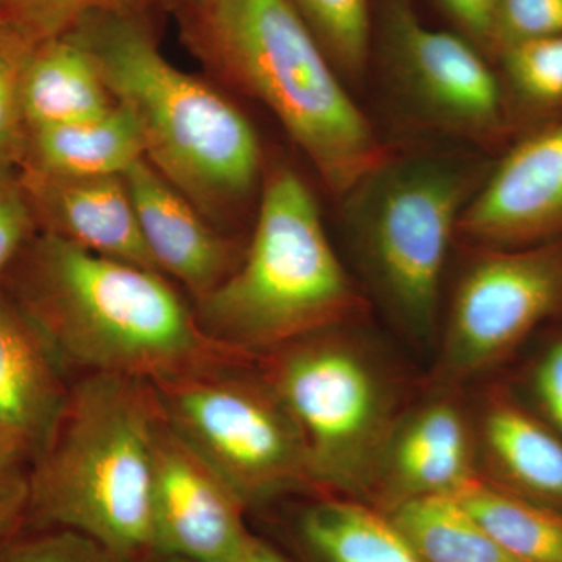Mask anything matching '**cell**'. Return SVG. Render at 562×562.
<instances>
[{
  "label": "cell",
  "mask_w": 562,
  "mask_h": 562,
  "mask_svg": "<svg viewBox=\"0 0 562 562\" xmlns=\"http://www.w3.org/2000/svg\"><path fill=\"white\" fill-rule=\"evenodd\" d=\"M0 288L68 371L155 383L249 358L206 336L162 273L38 233Z\"/></svg>",
  "instance_id": "obj_1"
},
{
  "label": "cell",
  "mask_w": 562,
  "mask_h": 562,
  "mask_svg": "<svg viewBox=\"0 0 562 562\" xmlns=\"http://www.w3.org/2000/svg\"><path fill=\"white\" fill-rule=\"evenodd\" d=\"M173 13L184 46L217 79L271 111L336 198L391 160L288 0H192Z\"/></svg>",
  "instance_id": "obj_2"
},
{
  "label": "cell",
  "mask_w": 562,
  "mask_h": 562,
  "mask_svg": "<svg viewBox=\"0 0 562 562\" xmlns=\"http://www.w3.org/2000/svg\"><path fill=\"white\" fill-rule=\"evenodd\" d=\"M74 36L138 125L144 158L222 233L260 195L265 161L246 114L162 55L149 14H95Z\"/></svg>",
  "instance_id": "obj_3"
},
{
  "label": "cell",
  "mask_w": 562,
  "mask_h": 562,
  "mask_svg": "<svg viewBox=\"0 0 562 562\" xmlns=\"http://www.w3.org/2000/svg\"><path fill=\"white\" fill-rule=\"evenodd\" d=\"M161 412L149 382L85 373L33 462L24 530L70 528L124 562L154 553L151 482Z\"/></svg>",
  "instance_id": "obj_4"
},
{
  "label": "cell",
  "mask_w": 562,
  "mask_h": 562,
  "mask_svg": "<svg viewBox=\"0 0 562 562\" xmlns=\"http://www.w3.org/2000/svg\"><path fill=\"white\" fill-rule=\"evenodd\" d=\"M194 312L209 338L247 358L341 327L362 312L316 198L291 166H265L249 246Z\"/></svg>",
  "instance_id": "obj_5"
},
{
  "label": "cell",
  "mask_w": 562,
  "mask_h": 562,
  "mask_svg": "<svg viewBox=\"0 0 562 562\" xmlns=\"http://www.w3.org/2000/svg\"><path fill=\"white\" fill-rule=\"evenodd\" d=\"M479 184L468 162L392 157L344 198L380 294L416 335L435 327L447 251Z\"/></svg>",
  "instance_id": "obj_6"
},
{
  "label": "cell",
  "mask_w": 562,
  "mask_h": 562,
  "mask_svg": "<svg viewBox=\"0 0 562 562\" xmlns=\"http://www.w3.org/2000/svg\"><path fill=\"white\" fill-rule=\"evenodd\" d=\"M221 362L150 383L162 419L247 512L313 490L302 432L268 376Z\"/></svg>",
  "instance_id": "obj_7"
},
{
  "label": "cell",
  "mask_w": 562,
  "mask_h": 562,
  "mask_svg": "<svg viewBox=\"0 0 562 562\" xmlns=\"http://www.w3.org/2000/svg\"><path fill=\"white\" fill-rule=\"evenodd\" d=\"M268 379L305 443L314 487L371 494L394 428V398L375 361L338 328L271 353Z\"/></svg>",
  "instance_id": "obj_8"
},
{
  "label": "cell",
  "mask_w": 562,
  "mask_h": 562,
  "mask_svg": "<svg viewBox=\"0 0 562 562\" xmlns=\"http://www.w3.org/2000/svg\"><path fill=\"white\" fill-rule=\"evenodd\" d=\"M562 312V238L487 249L469 266L447 321L441 375L471 379Z\"/></svg>",
  "instance_id": "obj_9"
},
{
  "label": "cell",
  "mask_w": 562,
  "mask_h": 562,
  "mask_svg": "<svg viewBox=\"0 0 562 562\" xmlns=\"http://www.w3.org/2000/svg\"><path fill=\"white\" fill-rule=\"evenodd\" d=\"M386 24L392 77L419 116L471 143L498 140L505 127L502 88L479 50L422 24L402 2L391 7Z\"/></svg>",
  "instance_id": "obj_10"
},
{
  "label": "cell",
  "mask_w": 562,
  "mask_h": 562,
  "mask_svg": "<svg viewBox=\"0 0 562 562\" xmlns=\"http://www.w3.org/2000/svg\"><path fill=\"white\" fill-rule=\"evenodd\" d=\"M247 509L213 469L160 422L154 450V553L183 562H236L249 541Z\"/></svg>",
  "instance_id": "obj_11"
},
{
  "label": "cell",
  "mask_w": 562,
  "mask_h": 562,
  "mask_svg": "<svg viewBox=\"0 0 562 562\" xmlns=\"http://www.w3.org/2000/svg\"><path fill=\"white\" fill-rule=\"evenodd\" d=\"M457 235L484 249L562 238V122L503 158L462 210Z\"/></svg>",
  "instance_id": "obj_12"
},
{
  "label": "cell",
  "mask_w": 562,
  "mask_h": 562,
  "mask_svg": "<svg viewBox=\"0 0 562 562\" xmlns=\"http://www.w3.org/2000/svg\"><path fill=\"white\" fill-rule=\"evenodd\" d=\"M140 235L158 271L179 281L195 301L241 261L238 246L217 231L146 158L124 173Z\"/></svg>",
  "instance_id": "obj_13"
},
{
  "label": "cell",
  "mask_w": 562,
  "mask_h": 562,
  "mask_svg": "<svg viewBox=\"0 0 562 562\" xmlns=\"http://www.w3.org/2000/svg\"><path fill=\"white\" fill-rule=\"evenodd\" d=\"M20 180L40 233L160 272L144 244L124 176L65 177L20 169Z\"/></svg>",
  "instance_id": "obj_14"
},
{
  "label": "cell",
  "mask_w": 562,
  "mask_h": 562,
  "mask_svg": "<svg viewBox=\"0 0 562 562\" xmlns=\"http://www.w3.org/2000/svg\"><path fill=\"white\" fill-rule=\"evenodd\" d=\"M475 476L471 436L457 406L435 402L394 425L373 479L382 513L413 498L454 495Z\"/></svg>",
  "instance_id": "obj_15"
},
{
  "label": "cell",
  "mask_w": 562,
  "mask_h": 562,
  "mask_svg": "<svg viewBox=\"0 0 562 562\" xmlns=\"http://www.w3.org/2000/svg\"><path fill=\"white\" fill-rule=\"evenodd\" d=\"M69 371L35 325L0 288V430L38 460L66 403Z\"/></svg>",
  "instance_id": "obj_16"
},
{
  "label": "cell",
  "mask_w": 562,
  "mask_h": 562,
  "mask_svg": "<svg viewBox=\"0 0 562 562\" xmlns=\"http://www.w3.org/2000/svg\"><path fill=\"white\" fill-rule=\"evenodd\" d=\"M288 539L294 562H424L386 514L342 495L303 506Z\"/></svg>",
  "instance_id": "obj_17"
},
{
  "label": "cell",
  "mask_w": 562,
  "mask_h": 562,
  "mask_svg": "<svg viewBox=\"0 0 562 562\" xmlns=\"http://www.w3.org/2000/svg\"><path fill=\"white\" fill-rule=\"evenodd\" d=\"M114 106L91 52L72 33L35 44L22 79L29 131L91 120Z\"/></svg>",
  "instance_id": "obj_18"
},
{
  "label": "cell",
  "mask_w": 562,
  "mask_h": 562,
  "mask_svg": "<svg viewBox=\"0 0 562 562\" xmlns=\"http://www.w3.org/2000/svg\"><path fill=\"white\" fill-rule=\"evenodd\" d=\"M143 158L138 125L116 103L91 120L29 131L20 169L65 177L124 176Z\"/></svg>",
  "instance_id": "obj_19"
},
{
  "label": "cell",
  "mask_w": 562,
  "mask_h": 562,
  "mask_svg": "<svg viewBox=\"0 0 562 562\" xmlns=\"http://www.w3.org/2000/svg\"><path fill=\"white\" fill-rule=\"evenodd\" d=\"M384 514L424 562H520L480 527L454 495L413 498Z\"/></svg>",
  "instance_id": "obj_20"
},
{
  "label": "cell",
  "mask_w": 562,
  "mask_h": 562,
  "mask_svg": "<svg viewBox=\"0 0 562 562\" xmlns=\"http://www.w3.org/2000/svg\"><path fill=\"white\" fill-rule=\"evenodd\" d=\"M503 550L520 562H562V517L473 476L454 494Z\"/></svg>",
  "instance_id": "obj_21"
},
{
  "label": "cell",
  "mask_w": 562,
  "mask_h": 562,
  "mask_svg": "<svg viewBox=\"0 0 562 562\" xmlns=\"http://www.w3.org/2000/svg\"><path fill=\"white\" fill-rule=\"evenodd\" d=\"M491 457L516 486L543 501L562 503V442L509 405H494L484 417Z\"/></svg>",
  "instance_id": "obj_22"
},
{
  "label": "cell",
  "mask_w": 562,
  "mask_h": 562,
  "mask_svg": "<svg viewBox=\"0 0 562 562\" xmlns=\"http://www.w3.org/2000/svg\"><path fill=\"white\" fill-rule=\"evenodd\" d=\"M342 76L358 80L369 58V0H288Z\"/></svg>",
  "instance_id": "obj_23"
},
{
  "label": "cell",
  "mask_w": 562,
  "mask_h": 562,
  "mask_svg": "<svg viewBox=\"0 0 562 562\" xmlns=\"http://www.w3.org/2000/svg\"><path fill=\"white\" fill-rule=\"evenodd\" d=\"M155 0H0V21L41 43L95 14H149Z\"/></svg>",
  "instance_id": "obj_24"
},
{
  "label": "cell",
  "mask_w": 562,
  "mask_h": 562,
  "mask_svg": "<svg viewBox=\"0 0 562 562\" xmlns=\"http://www.w3.org/2000/svg\"><path fill=\"white\" fill-rule=\"evenodd\" d=\"M35 44L0 21V169L20 171L24 158L29 128L22 110V79Z\"/></svg>",
  "instance_id": "obj_25"
},
{
  "label": "cell",
  "mask_w": 562,
  "mask_h": 562,
  "mask_svg": "<svg viewBox=\"0 0 562 562\" xmlns=\"http://www.w3.org/2000/svg\"><path fill=\"white\" fill-rule=\"evenodd\" d=\"M501 55L517 94L536 105L562 102V35L520 41L503 47Z\"/></svg>",
  "instance_id": "obj_26"
},
{
  "label": "cell",
  "mask_w": 562,
  "mask_h": 562,
  "mask_svg": "<svg viewBox=\"0 0 562 562\" xmlns=\"http://www.w3.org/2000/svg\"><path fill=\"white\" fill-rule=\"evenodd\" d=\"M0 562H124L91 536L70 528L24 530L0 547Z\"/></svg>",
  "instance_id": "obj_27"
},
{
  "label": "cell",
  "mask_w": 562,
  "mask_h": 562,
  "mask_svg": "<svg viewBox=\"0 0 562 562\" xmlns=\"http://www.w3.org/2000/svg\"><path fill=\"white\" fill-rule=\"evenodd\" d=\"M32 469L27 449L0 430V547L16 538L27 524Z\"/></svg>",
  "instance_id": "obj_28"
},
{
  "label": "cell",
  "mask_w": 562,
  "mask_h": 562,
  "mask_svg": "<svg viewBox=\"0 0 562 562\" xmlns=\"http://www.w3.org/2000/svg\"><path fill=\"white\" fill-rule=\"evenodd\" d=\"M562 35V0H501L494 46Z\"/></svg>",
  "instance_id": "obj_29"
},
{
  "label": "cell",
  "mask_w": 562,
  "mask_h": 562,
  "mask_svg": "<svg viewBox=\"0 0 562 562\" xmlns=\"http://www.w3.org/2000/svg\"><path fill=\"white\" fill-rule=\"evenodd\" d=\"M18 169H0V280L38 235Z\"/></svg>",
  "instance_id": "obj_30"
},
{
  "label": "cell",
  "mask_w": 562,
  "mask_h": 562,
  "mask_svg": "<svg viewBox=\"0 0 562 562\" xmlns=\"http://www.w3.org/2000/svg\"><path fill=\"white\" fill-rule=\"evenodd\" d=\"M447 13L476 43L494 46L501 0H439Z\"/></svg>",
  "instance_id": "obj_31"
},
{
  "label": "cell",
  "mask_w": 562,
  "mask_h": 562,
  "mask_svg": "<svg viewBox=\"0 0 562 562\" xmlns=\"http://www.w3.org/2000/svg\"><path fill=\"white\" fill-rule=\"evenodd\" d=\"M536 391L547 412L562 428V341L547 351L536 372Z\"/></svg>",
  "instance_id": "obj_32"
},
{
  "label": "cell",
  "mask_w": 562,
  "mask_h": 562,
  "mask_svg": "<svg viewBox=\"0 0 562 562\" xmlns=\"http://www.w3.org/2000/svg\"><path fill=\"white\" fill-rule=\"evenodd\" d=\"M236 562H294V560L272 546L271 542L251 532L241 557Z\"/></svg>",
  "instance_id": "obj_33"
},
{
  "label": "cell",
  "mask_w": 562,
  "mask_h": 562,
  "mask_svg": "<svg viewBox=\"0 0 562 562\" xmlns=\"http://www.w3.org/2000/svg\"><path fill=\"white\" fill-rule=\"evenodd\" d=\"M139 562H183L180 560H176V558L161 557V554L151 553L149 557L144 558L143 561Z\"/></svg>",
  "instance_id": "obj_34"
},
{
  "label": "cell",
  "mask_w": 562,
  "mask_h": 562,
  "mask_svg": "<svg viewBox=\"0 0 562 562\" xmlns=\"http://www.w3.org/2000/svg\"><path fill=\"white\" fill-rule=\"evenodd\" d=\"M166 7H169L172 11L179 9L181 5L192 2V0H160Z\"/></svg>",
  "instance_id": "obj_35"
}]
</instances>
